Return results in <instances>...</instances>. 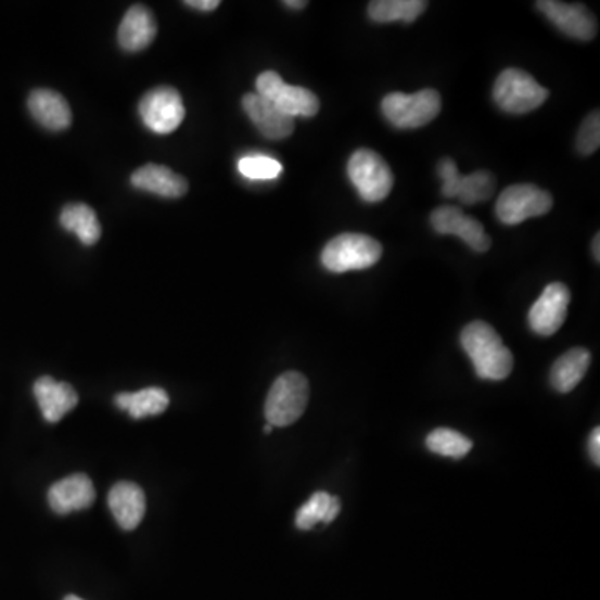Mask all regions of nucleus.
<instances>
[{
    "mask_svg": "<svg viewBox=\"0 0 600 600\" xmlns=\"http://www.w3.org/2000/svg\"><path fill=\"white\" fill-rule=\"evenodd\" d=\"M552 205V195L544 189L534 183H515L497 199L496 216L506 226H518L524 220L544 216Z\"/></svg>",
    "mask_w": 600,
    "mask_h": 600,
    "instance_id": "6e6552de",
    "label": "nucleus"
},
{
    "mask_svg": "<svg viewBox=\"0 0 600 600\" xmlns=\"http://www.w3.org/2000/svg\"><path fill=\"white\" fill-rule=\"evenodd\" d=\"M30 115L43 129L65 130L73 124V111L64 95L51 89H36L27 101Z\"/></svg>",
    "mask_w": 600,
    "mask_h": 600,
    "instance_id": "a211bd4d",
    "label": "nucleus"
},
{
    "mask_svg": "<svg viewBox=\"0 0 600 600\" xmlns=\"http://www.w3.org/2000/svg\"><path fill=\"white\" fill-rule=\"evenodd\" d=\"M183 5L195 9V11L213 12L219 8L220 2L219 0H188V2H183Z\"/></svg>",
    "mask_w": 600,
    "mask_h": 600,
    "instance_id": "c85d7f7f",
    "label": "nucleus"
},
{
    "mask_svg": "<svg viewBox=\"0 0 600 600\" xmlns=\"http://www.w3.org/2000/svg\"><path fill=\"white\" fill-rule=\"evenodd\" d=\"M272 431H273V427L270 424H266V427H264V432H266V434H270V432Z\"/></svg>",
    "mask_w": 600,
    "mask_h": 600,
    "instance_id": "473e14b6",
    "label": "nucleus"
},
{
    "mask_svg": "<svg viewBox=\"0 0 600 600\" xmlns=\"http://www.w3.org/2000/svg\"><path fill=\"white\" fill-rule=\"evenodd\" d=\"M460 344L474 363L475 374L484 381H503L514 369V356L503 345L496 329L487 322L475 320L465 325Z\"/></svg>",
    "mask_w": 600,
    "mask_h": 600,
    "instance_id": "f257e3e1",
    "label": "nucleus"
},
{
    "mask_svg": "<svg viewBox=\"0 0 600 600\" xmlns=\"http://www.w3.org/2000/svg\"><path fill=\"white\" fill-rule=\"evenodd\" d=\"M592 254L593 259H596V263H600V235L596 234V238H593L592 242Z\"/></svg>",
    "mask_w": 600,
    "mask_h": 600,
    "instance_id": "2f4dec72",
    "label": "nucleus"
},
{
    "mask_svg": "<svg viewBox=\"0 0 600 600\" xmlns=\"http://www.w3.org/2000/svg\"><path fill=\"white\" fill-rule=\"evenodd\" d=\"M61 226L74 232L84 245L98 244L101 239V224L92 207L87 204L65 205L61 213Z\"/></svg>",
    "mask_w": 600,
    "mask_h": 600,
    "instance_id": "5701e85b",
    "label": "nucleus"
},
{
    "mask_svg": "<svg viewBox=\"0 0 600 600\" xmlns=\"http://www.w3.org/2000/svg\"><path fill=\"white\" fill-rule=\"evenodd\" d=\"M536 8L562 34L577 40L596 39L599 24L596 15L584 4H565L559 0H540Z\"/></svg>",
    "mask_w": 600,
    "mask_h": 600,
    "instance_id": "9b49d317",
    "label": "nucleus"
},
{
    "mask_svg": "<svg viewBox=\"0 0 600 600\" xmlns=\"http://www.w3.org/2000/svg\"><path fill=\"white\" fill-rule=\"evenodd\" d=\"M133 188L151 192L158 197L179 199L188 192V180L166 166H148L137 169L130 177Z\"/></svg>",
    "mask_w": 600,
    "mask_h": 600,
    "instance_id": "aec40b11",
    "label": "nucleus"
},
{
    "mask_svg": "<svg viewBox=\"0 0 600 600\" xmlns=\"http://www.w3.org/2000/svg\"><path fill=\"white\" fill-rule=\"evenodd\" d=\"M590 353L583 347H575L553 362L550 371V384L561 394L574 391L587 374L590 366Z\"/></svg>",
    "mask_w": 600,
    "mask_h": 600,
    "instance_id": "412c9836",
    "label": "nucleus"
},
{
    "mask_svg": "<svg viewBox=\"0 0 600 600\" xmlns=\"http://www.w3.org/2000/svg\"><path fill=\"white\" fill-rule=\"evenodd\" d=\"M309 403V381L301 372H285L277 378L266 399L267 424L288 427L301 419Z\"/></svg>",
    "mask_w": 600,
    "mask_h": 600,
    "instance_id": "f03ea898",
    "label": "nucleus"
},
{
    "mask_svg": "<svg viewBox=\"0 0 600 600\" xmlns=\"http://www.w3.org/2000/svg\"><path fill=\"white\" fill-rule=\"evenodd\" d=\"M590 457H592L593 464H600V429L596 427L590 434L589 438Z\"/></svg>",
    "mask_w": 600,
    "mask_h": 600,
    "instance_id": "c756f323",
    "label": "nucleus"
},
{
    "mask_svg": "<svg viewBox=\"0 0 600 600\" xmlns=\"http://www.w3.org/2000/svg\"><path fill=\"white\" fill-rule=\"evenodd\" d=\"M256 94L272 102L279 111L295 119V117H314L319 112L320 102L314 92L306 87L291 86L284 82L279 74L266 71L256 80Z\"/></svg>",
    "mask_w": 600,
    "mask_h": 600,
    "instance_id": "0eeeda50",
    "label": "nucleus"
},
{
    "mask_svg": "<svg viewBox=\"0 0 600 600\" xmlns=\"http://www.w3.org/2000/svg\"><path fill=\"white\" fill-rule=\"evenodd\" d=\"M108 509L115 522L124 531H133L145 515V494L133 482H119L112 487L107 497Z\"/></svg>",
    "mask_w": 600,
    "mask_h": 600,
    "instance_id": "f3484780",
    "label": "nucleus"
},
{
    "mask_svg": "<svg viewBox=\"0 0 600 600\" xmlns=\"http://www.w3.org/2000/svg\"><path fill=\"white\" fill-rule=\"evenodd\" d=\"M239 173L251 180H273L281 176L282 166L267 155H245L239 161Z\"/></svg>",
    "mask_w": 600,
    "mask_h": 600,
    "instance_id": "bb28decb",
    "label": "nucleus"
},
{
    "mask_svg": "<svg viewBox=\"0 0 600 600\" xmlns=\"http://www.w3.org/2000/svg\"><path fill=\"white\" fill-rule=\"evenodd\" d=\"M427 8L425 0H374L369 4L367 12L371 21L378 24H392L397 21L412 24Z\"/></svg>",
    "mask_w": 600,
    "mask_h": 600,
    "instance_id": "b1692460",
    "label": "nucleus"
},
{
    "mask_svg": "<svg viewBox=\"0 0 600 600\" xmlns=\"http://www.w3.org/2000/svg\"><path fill=\"white\" fill-rule=\"evenodd\" d=\"M284 5L294 11H301V9L307 8V2L306 0H285Z\"/></svg>",
    "mask_w": 600,
    "mask_h": 600,
    "instance_id": "7c9ffc66",
    "label": "nucleus"
},
{
    "mask_svg": "<svg viewBox=\"0 0 600 600\" xmlns=\"http://www.w3.org/2000/svg\"><path fill=\"white\" fill-rule=\"evenodd\" d=\"M437 174L443 180V195L459 199L462 204L471 205L489 201L496 191V179L487 170H477L471 176H462L452 158L443 157L437 164Z\"/></svg>",
    "mask_w": 600,
    "mask_h": 600,
    "instance_id": "1a4fd4ad",
    "label": "nucleus"
},
{
    "mask_svg": "<svg viewBox=\"0 0 600 600\" xmlns=\"http://www.w3.org/2000/svg\"><path fill=\"white\" fill-rule=\"evenodd\" d=\"M139 115L149 130L155 133H170L186 117L182 98L174 87L161 86L149 90L139 102Z\"/></svg>",
    "mask_w": 600,
    "mask_h": 600,
    "instance_id": "9d476101",
    "label": "nucleus"
},
{
    "mask_svg": "<svg viewBox=\"0 0 600 600\" xmlns=\"http://www.w3.org/2000/svg\"><path fill=\"white\" fill-rule=\"evenodd\" d=\"M381 242L366 234H345L332 239L322 251V266L329 272L344 273L349 270L369 269L381 260Z\"/></svg>",
    "mask_w": 600,
    "mask_h": 600,
    "instance_id": "7ed1b4c3",
    "label": "nucleus"
},
{
    "mask_svg": "<svg viewBox=\"0 0 600 600\" xmlns=\"http://www.w3.org/2000/svg\"><path fill=\"white\" fill-rule=\"evenodd\" d=\"M341 512V499L328 493H316L295 515V525L301 531H310L319 522L331 524Z\"/></svg>",
    "mask_w": 600,
    "mask_h": 600,
    "instance_id": "393cba45",
    "label": "nucleus"
},
{
    "mask_svg": "<svg viewBox=\"0 0 600 600\" xmlns=\"http://www.w3.org/2000/svg\"><path fill=\"white\" fill-rule=\"evenodd\" d=\"M441 107V94L434 89H424L416 94L392 92L382 101V114L397 129L427 126L437 117Z\"/></svg>",
    "mask_w": 600,
    "mask_h": 600,
    "instance_id": "39448f33",
    "label": "nucleus"
},
{
    "mask_svg": "<svg viewBox=\"0 0 600 600\" xmlns=\"http://www.w3.org/2000/svg\"><path fill=\"white\" fill-rule=\"evenodd\" d=\"M494 101L507 114H527L549 99V90L521 68H507L494 84Z\"/></svg>",
    "mask_w": 600,
    "mask_h": 600,
    "instance_id": "20e7f679",
    "label": "nucleus"
},
{
    "mask_svg": "<svg viewBox=\"0 0 600 600\" xmlns=\"http://www.w3.org/2000/svg\"><path fill=\"white\" fill-rule=\"evenodd\" d=\"M114 404L120 410H126L132 419H145L163 413L169 407V396L164 388L148 387L139 392L117 394Z\"/></svg>",
    "mask_w": 600,
    "mask_h": 600,
    "instance_id": "4be33fe9",
    "label": "nucleus"
},
{
    "mask_svg": "<svg viewBox=\"0 0 600 600\" xmlns=\"http://www.w3.org/2000/svg\"><path fill=\"white\" fill-rule=\"evenodd\" d=\"M157 36L154 14L144 5H132L120 22L117 40L126 52L144 51Z\"/></svg>",
    "mask_w": 600,
    "mask_h": 600,
    "instance_id": "6ab92c4d",
    "label": "nucleus"
},
{
    "mask_svg": "<svg viewBox=\"0 0 600 600\" xmlns=\"http://www.w3.org/2000/svg\"><path fill=\"white\" fill-rule=\"evenodd\" d=\"M64 600H84V599H80V597H77V596H67L65 597Z\"/></svg>",
    "mask_w": 600,
    "mask_h": 600,
    "instance_id": "72a5a7b5",
    "label": "nucleus"
},
{
    "mask_svg": "<svg viewBox=\"0 0 600 600\" xmlns=\"http://www.w3.org/2000/svg\"><path fill=\"white\" fill-rule=\"evenodd\" d=\"M34 396H36L43 419L51 424L61 421L79 404V396L73 385L55 381L52 378L37 379L34 384Z\"/></svg>",
    "mask_w": 600,
    "mask_h": 600,
    "instance_id": "dca6fc26",
    "label": "nucleus"
},
{
    "mask_svg": "<svg viewBox=\"0 0 600 600\" xmlns=\"http://www.w3.org/2000/svg\"><path fill=\"white\" fill-rule=\"evenodd\" d=\"M94 499V484L86 474L68 475L55 482L48 494L49 506L59 515L84 511L92 506Z\"/></svg>",
    "mask_w": 600,
    "mask_h": 600,
    "instance_id": "2eb2a0df",
    "label": "nucleus"
},
{
    "mask_svg": "<svg viewBox=\"0 0 600 600\" xmlns=\"http://www.w3.org/2000/svg\"><path fill=\"white\" fill-rule=\"evenodd\" d=\"M431 226L437 234L462 239L472 251L482 254L490 248V239L484 226L454 205H443L435 209L431 216Z\"/></svg>",
    "mask_w": 600,
    "mask_h": 600,
    "instance_id": "ddd939ff",
    "label": "nucleus"
},
{
    "mask_svg": "<svg viewBox=\"0 0 600 600\" xmlns=\"http://www.w3.org/2000/svg\"><path fill=\"white\" fill-rule=\"evenodd\" d=\"M569 304H571V292L567 285L561 282L547 285L546 291L531 307L528 325L536 334L544 337L556 334L567 319Z\"/></svg>",
    "mask_w": 600,
    "mask_h": 600,
    "instance_id": "f8f14e48",
    "label": "nucleus"
},
{
    "mask_svg": "<svg viewBox=\"0 0 600 600\" xmlns=\"http://www.w3.org/2000/svg\"><path fill=\"white\" fill-rule=\"evenodd\" d=\"M242 107L248 119L257 127L260 133L270 141H281L292 136L295 129V120L284 112L279 111L272 102L259 94H245L242 99Z\"/></svg>",
    "mask_w": 600,
    "mask_h": 600,
    "instance_id": "4468645a",
    "label": "nucleus"
},
{
    "mask_svg": "<svg viewBox=\"0 0 600 600\" xmlns=\"http://www.w3.org/2000/svg\"><path fill=\"white\" fill-rule=\"evenodd\" d=\"M350 182L366 202L384 201L394 188V174L384 158L371 149H359L347 164Z\"/></svg>",
    "mask_w": 600,
    "mask_h": 600,
    "instance_id": "423d86ee",
    "label": "nucleus"
},
{
    "mask_svg": "<svg viewBox=\"0 0 600 600\" xmlns=\"http://www.w3.org/2000/svg\"><path fill=\"white\" fill-rule=\"evenodd\" d=\"M425 446L431 452L438 454V456L462 459L471 452L472 441L450 429H435L427 435Z\"/></svg>",
    "mask_w": 600,
    "mask_h": 600,
    "instance_id": "a878e982",
    "label": "nucleus"
},
{
    "mask_svg": "<svg viewBox=\"0 0 600 600\" xmlns=\"http://www.w3.org/2000/svg\"><path fill=\"white\" fill-rule=\"evenodd\" d=\"M600 145V115L599 111L590 112L577 132L575 148L579 154L590 155L599 149Z\"/></svg>",
    "mask_w": 600,
    "mask_h": 600,
    "instance_id": "cd10ccee",
    "label": "nucleus"
}]
</instances>
